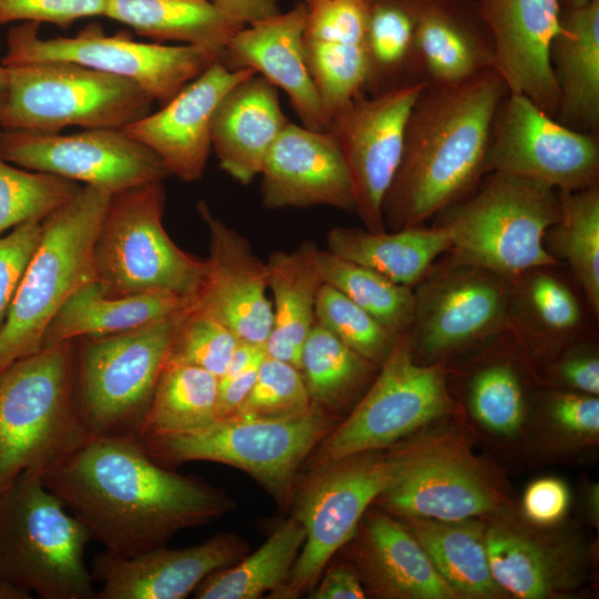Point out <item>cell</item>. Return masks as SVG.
I'll return each mask as SVG.
<instances>
[{
  "label": "cell",
  "instance_id": "1",
  "mask_svg": "<svg viewBox=\"0 0 599 599\" xmlns=\"http://www.w3.org/2000/svg\"><path fill=\"white\" fill-rule=\"evenodd\" d=\"M42 481L114 557L163 546L233 506L219 489L156 463L136 436H89Z\"/></svg>",
  "mask_w": 599,
  "mask_h": 599
},
{
  "label": "cell",
  "instance_id": "2",
  "mask_svg": "<svg viewBox=\"0 0 599 599\" xmlns=\"http://www.w3.org/2000/svg\"><path fill=\"white\" fill-rule=\"evenodd\" d=\"M507 93L495 69L455 84L426 83L410 111L400 163L384 199L386 231L425 225L477 185Z\"/></svg>",
  "mask_w": 599,
  "mask_h": 599
},
{
  "label": "cell",
  "instance_id": "3",
  "mask_svg": "<svg viewBox=\"0 0 599 599\" xmlns=\"http://www.w3.org/2000/svg\"><path fill=\"white\" fill-rule=\"evenodd\" d=\"M74 341L0 370V491L22 475L43 478L88 437L74 396Z\"/></svg>",
  "mask_w": 599,
  "mask_h": 599
},
{
  "label": "cell",
  "instance_id": "4",
  "mask_svg": "<svg viewBox=\"0 0 599 599\" xmlns=\"http://www.w3.org/2000/svg\"><path fill=\"white\" fill-rule=\"evenodd\" d=\"M560 214L559 192L524 177L490 172L435 216L450 236L449 252L508 280L544 266H562L545 246Z\"/></svg>",
  "mask_w": 599,
  "mask_h": 599
},
{
  "label": "cell",
  "instance_id": "5",
  "mask_svg": "<svg viewBox=\"0 0 599 599\" xmlns=\"http://www.w3.org/2000/svg\"><path fill=\"white\" fill-rule=\"evenodd\" d=\"M111 196L104 189L81 185L42 221L40 241L0 331V370L39 352L60 307L97 280L94 246Z\"/></svg>",
  "mask_w": 599,
  "mask_h": 599
},
{
  "label": "cell",
  "instance_id": "6",
  "mask_svg": "<svg viewBox=\"0 0 599 599\" xmlns=\"http://www.w3.org/2000/svg\"><path fill=\"white\" fill-rule=\"evenodd\" d=\"M91 539L42 478L22 475L0 491V583L43 599H95Z\"/></svg>",
  "mask_w": 599,
  "mask_h": 599
},
{
  "label": "cell",
  "instance_id": "7",
  "mask_svg": "<svg viewBox=\"0 0 599 599\" xmlns=\"http://www.w3.org/2000/svg\"><path fill=\"white\" fill-rule=\"evenodd\" d=\"M331 430L327 409L313 403L294 415L236 414L191 432L141 441L151 458L164 467L195 460L226 464L252 476L283 502L300 465Z\"/></svg>",
  "mask_w": 599,
  "mask_h": 599
},
{
  "label": "cell",
  "instance_id": "8",
  "mask_svg": "<svg viewBox=\"0 0 599 599\" xmlns=\"http://www.w3.org/2000/svg\"><path fill=\"white\" fill-rule=\"evenodd\" d=\"M164 209L162 182L112 194L94 246L97 281L106 294L196 297L206 258L185 252L172 241L162 222Z\"/></svg>",
  "mask_w": 599,
  "mask_h": 599
},
{
  "label": "cell",
  "instance_id": "9",
  "mask_svg": "<svg viewBox=\"0 0 599 599\" xmlns=\"http://www.w3.org/2000/svg\"><path fill=\"white\" fill-rule=\"evenodd\" d=\"M179 313L74 345L75 404L89 436L140 438Z\"/></svg>",
  "mask_w": 599,
  "mask_h": 599
},
{
  "label": "cell",
  "instance_id": "10",
  "mask_svg": "<svg viewBox=\"0 0 599 599\" xmlns=\"http://www.w3.org/2000/svg\"><path fill=\"white\" fill-rule=\"evenodd\" d=\"M0 129L59 133L63 128L123 129L154 100L135 82L67 61L7 67Z\"/></svg>",
  "mask_w": 599,
  "mask_h": 599
},
{
  "label": "cell",
  "instance_id": "11",
  "mask_svg": "<svg viewBox=\"0 0 599 599\" xmlns=\"http://www.w3.org/2000/svg\"><path fill=\"white\" fill-rule=\"evenodd\" d=\"M39 26L21 22L10 29L3 65L78 63L135 82L161 105L222 57L213 48L139 42L124 31L106 35L99 23H89L74 37L55 38H41Z\"/></svg>",
  "mask_w": 599,
  "mask_h": 599
},
{
  "label": "cell",
  "instance_id": "12",
  "mask_svg": "<svg viewBox=\"0 0 599 599\" xmlns=\"http://www.w3.org/2000/svg\"><path fill=\"white\" fill-rule=\"evenodd\" d=\"M511 281L483 266L443 254L414 287L408 331L419 364L445 362L491 343L508 329Z\"/></svg>",
  "mask_w": 599,
  "mask_h": 599
},
{
  "label": "cell",
  "instance_id": "13",
  "mask_svg": "<svg viewBox=\"0 0 599 599\" xmlns=\"http://www.w3.org/2000/svg\"><path fill=\"white\" fill-rule=\"evenodd\" d=\"M378 370L349 416L319 443L314 468L385 448L450 410L445 362L417 363L408 332L396 336Z\"/></svg>",
  "mask_w": 599,
  "mask_h": 599
},
{
  "label": "cell",
  "instance_id": "14",
  "mask_svg": "<svg viewBox=\"0 0 599 599\" xmlns=\"http://www.w3.org/2000/svg\"><path fill=\"white\" fill-rule=\"evenodd\" d=\"M355 454L317 467L301 494L295 517L305 540L286 581L273 598H295L313 589L333 555L357 532L373 500L399 477L408 450Z\"/></svg>",
  "mask_w": 599,
  "mask_h": 599
},
{
  "label": "cell",
  "instance_id": "15",
  "mask_svg": "<svg viewBox=\"0 0 599 599\" xmlns=\"http://www.w3.org/2000/svg\"><path fill=\"white\" fill-rule=\"evenodd\" d=\"M497 172L531 180L557 191L598 184L596 133L571 129L527 97L507 93L496 112L483 175Z\"/></svg>",
  "mask_w": 599,
  "mask_h": 599
},
{
  "label": "cell",
  "instance_id": "16",
  "mask_svg": "<svg viewBox=\"0 0 599 599\" xmlns=\"http://www.w3.org/2000/svg\"><path fill=\"white\" fill-rule=\"evenodd\" d=\"M425 85L423 80H409L370 95L362 93L328 121L351 175L355 213L370 232L386 231L384 199L400 163L410 111Z\"/></svg>",
  "mask_w": 599,
  "mask_h": 599
},
{
  "label": "cell",
  "instance_id": "17",
  "mask_svg": "<svg viewBox=\"0 0 599 599\" xmlns=\"http://www.w3.org/2000/svg\"><path fill=\"white\" fill-rule=\"evenodd\" d=\"M0 156L111 194L170 176L160 158L123 129H85L68 135L0 129Z\"/></svg>",
  "mask_w": 599,
  "mask_h": 599
},
{
  "label": "cell",
  "instance_id": "18",
  "mask_svg": "<svg viewBox=\"0 0 599 599\" xmlns=\"http://www.w3.org/2000/svg\"><path fill=\"white\" fill-rule=\"evenodd\" d=\"M379 497L393 514L440 521L496 514L501 506L479 464L447 441L409 449L398 479Z\"/></svg>",
  "mask_w": 599,
  "mask_h": 599
},
{
  "label": "cell",
  "instance_id": "19",
  "mask_svg": "<svg viewBox=\"0 0 599 599\" xmlns=\"http://www.w3.org/2000/svg\"><path fill=\"white\" fill-rule=\"evenodd\" d=\"M494 47V69L519 93L556 118L559 93L551 45L561 26V0H476Z\"/></svg>",
  "mask_w": 599,
  "mask_h": 599
},
{
  "label": "cell",
  "instance_id": "20",
  "mask_svg": "<svg viewBox=\"0 0 599 599\" xmlns=\"http://www.w3.org/2000/svg\"><path fill=\"white\" fill-rule=\"evenodd\" d=\"M196 211L210 243L205 277L192 303L220 319L240 341L265 346L273 322L266 263L205 201L196 203Z\"/></svg>",
  "mask_w": 599,
  "mask_h": 599
},
{
  "label": "cell",
  "instance_id": "21",
  "mask_svg": "<svg viewBox=\"0 0 599 599\" xmlns=\"http://www.w3.org/2000/svg\"><path fill=\"white\" fill-rule=\"evenodd\" d=\"M255 71L229 68L221 59L182 88L153 113L123 130L148 146L170 175L183 182L200 180L212 149L211 125L222 98Z\"/></svg>",
  "mask_w": 599,
  "mask_h": 599
},
{
  "label": "cell",
  "instance_id": "22",
  "mask_svg": "<svg viewBox=\"0 0 599 599\" xmlns=\"http://www.w3.org/2000/svg\"><path fill=\"white\" fill-rule=\"evenodd\" d=\"M260 176L268 210L325 205L355 212L351 175L328 130L290 121L270 148Z\"/></svg>",
  "mask_w": 599,
  "mask_h": 599
},
{
  "label": "cell",
  "instance_id": "23",
  "mask_svg": "<svg viewBox=\"0 0 599 599\" xmlns=\"http://www.w3.org/2000/svg\"><path fill=\"white\" fill-rule=\"evenodd\" d=\"M247 544L235 534H220L192 547L164 545L131 557L105 551L94 558L92 577L103 586L95 599H182L212 572L243 558Z\"/></svg>",
  "mask_w": 599,
  "mask_h": 599
},
{
  "label": "cell",
  "instance_id": "24",
  "mask_svg": "<svg viewBox=\"0 0 599 599\" xmlns=\"http://www.w3.org/2000/svg\"><path fill=\"white\" fill-rule=\"evenodd\" d=\"M303 1L305 57L329 121L335 112L367 90L368 0Z\"/></svg>",
  "mask_w": 599,
  "mask_h": 599
},
{
  "label": "cell",
  "instance_id": "25",
  "mask_svg": "<svg viewBox=\"0 0 599 599\" xmlns=\"http://www.w3.org/2000/svg\"><path fill=\"white\" fill-rule=\"evenodd\" d=\"M305 19L302 0L287 11L244 26L225 45L221 60L229 68L263 75L285 92L302 125L325 131L327 116L304 51Z\"/></svg>",
  "mask_w": 599,
  "mask_h": 599
},
{
  "label": "cell",
  "instance_id": "26",
  "mask_svg": "<svg viewBox=\"0 0 599 599\" xmlns=\"http://www.w3.org/2000/svg\"><path fill=\"white\" fill-rule=\"evenodd\" d=\"M495 55L476 0H419L413 73L428 84H455L488 69Z\"/></svg>",
  "mask_w": 599,
  "mask_h": 599
},
{
  "label": "cell",
  "instance_id": "27",
  "mask_svg": "<svg viewBox=\"0 0 599 599\" xmlns=\"http://www.w3.org/2000/svg\"><path fill=\"white\" fill-rule=\"evenodd\" d=\"M288 122L278 89L263 75L255 72L234 85L217 104L211 125L212 149L222 170L250 184Z\"/></svg>",
  "mask_w": 599,
  "mask_h": 599
},
{
  "label": "cell",
  "instance_id": "28",
  "mask_svg": "<svg viewBox=\"0 0 599 599\" xmlns=\"http://www.w3.org/2000/svg\"><path fill=\"white\" fill-rule=\"evenodd\" d=\"M485 541L491 576L504 593L540 599L577 583V555L547 535L496 520L486 526Z\"/></svg>",
  "mask_w": 599,
  "mask_h": 599
},
{
  "label": "cell",
  "instance_id": "29",
  "mask_svg": "<svg viewBox=\"0 0 599 599\" xmlns=\"http://www.w3.org/2000/svg\"><path fill=\"white\" fill-rule=\"evenodd\" d=\"M358 564L370 588L382 597L459 598L408 528L379 511H372L364 522Z\"/></svg>",
  "mask_w": 599,
  "mask_h": 599
},
{
  "label": "cell",
  "instance_id": "30",
  "mask_svg": "<svg viewBox=\"0 0 599 599\" xmlns=\"http://www.w3.org/2000/svg\"><path fill=\"white\" fill-rule=\"evenodd\" d=\"M557 267H537L511 280L508 331L530 352L559 353L586 329V302Z\"/></svg>",
  "mask_w": 599,
  "mask_h": 599
},
{
  "label": "cell",
  "instance_id": "31",
  "mask_svg": "<svg viewBox=\"0 0 599 599\" xmlns=\"http://www.w3.org/2000/svg\"><path fill=\"white\" fill-rule=\"evenodd\" d=\"M551 67L559 93L556 119L582 132L599 126V0L565 9L551 45Z\"/></svg>",
  "mask_w": 599,
  "mask_h": 599
},
{
  "label": "cell",
  "instance_id": "32",
  "mask_svg": "<svg viewBox=\"0 0 599 599\" xmlns=\"http://www.w3.org/2000/svg\"><path fill=\"white\" fill-rule=\"evenodd\" d=\"M319 251L313 242L304 241L293 251L271 253L266 262L273 322L265 352L298 369L303 345L315 324L317 294L324 283Z\"/></svg>",
  "mask_w": 599,
  "mask_h": 599
},
{
  "label": "cell",
  "instance_id": "33",
  "mask_svg": "<svg viewBox=\"0 0 599 599\" xmlns=\"http://www.w3.org/2000/svg\"><path fill=\"white\" fill-rule=\"evenodd\" d=\"M192 301L166 293L111 296L95 280L78 288L50 321L41 348L105 336L170 317Z\"/></svg>",
  "mask_w": 599,
  "mask_h": 599
},
{
  "label": "cell",
  "instance_id": "34",
  "mask_svg": "<svg viewBox=\"0 0 599 599\" xmlns=\"http://www.w3.org/2000/svg\"><path fill=\"white\" fill-rule=\"evenodd\" d=\"M326 243L332 254L412 288L451 247L449 233L434 224L378 233L336 226L327 233Z\"/></svg>",
  "mask_w": 599,
  "mask_h": 599
},
{
  "label": "cell",
  "instance_id": "35",
  "mask_svg": "<svg viewBox=\"0 0 599 599\" xmlns=\"http://www.w3.org/2000/svg\"><path fill=\"white\" fill-rule=\"evenodd\" d=\"M406 519L408 530L459 598H497L504 595L491 576L485 524L474 518L456 521Z\"/></svg>",
  "mask_w": 599,
  "mask_h": 599
},
{
  "label": "cell",
  "instance_id": "36",
  "mask_svg": "<svg viewBox=\"0 0 599 599\" xmlns=\"http://www.w3.org/2000/svg\"><path fill=\"white\" fill-rule=\"evenodd\" d=\"M105 17L161 43L177 41L222 51L243 26L211 0H106Z\"/></svg>",
  "mask_w": 599,
  "mask_h": 599
},
{
  "label": "cell",
  "instance_id": "37",
  "mask_svg": "<svg viewBox=\"0 0 599 599\" xmlns=\"http://www.w3.org/2000/svg\"><path fill=\"white\" fill-rule=\"evenodd\" d=\"M560 214L545 235L549 254L568 266L590 312L599 316V186L558 191Z\"/></svg>",
  "mask_w": 599,
  "mask_h": 599
},
{
  "label": "cell",
  "instance_id": "38",
  "mask_svg": "<svg viewBox=\"0 0 599 599\" xmlns=\"http://www.w3.org/2000/svg\"><path fill=\"white\" fill-rule=\"evenodd\" d=\"M219 378L182 362L166 361L158 379L140 439L174 435L217 419Z\"/></svg>",
  "mask_w": 599,
  "mask_h": 599
},
{
  "label": "cell",
  "instance_id": "39",
  "mask_svg": "<svg viewBox=\"0 0 599 599\" xmlns=\"http://www.w3.org/2000/svg\"><path fill=\"white\" fill-rule=\"evenodd\" d=\"M305 540L294 516L282 522L253 554L209 575L194 590L199 599H256L287 579Z\"/></svg>",
  "mask_w": 599,
  "mask_h": 599
},
{
  "label": "cell",
  "instance_id": "40",
  "mask_svg": "<svg viewBox=\"0 0 599 599\" xmlns=\"http://www.w3.org/2000/svg\"><path fill=\"white\" fill-rule=\"evenodd\" d=\"M300 370L312 403L335 409L357 396L378 367L315 323L303 345Z\"/></svg>",
  "mask_w": 599,
  "mask_h": 599
},
{
  "label": "cell",
  "instance_id": "41",
  "mask_svg": "<svg viewBox=\"0 0 599 599\" xmlns=\"http://www.w3.org/2000/svg\"><path fill=\"white\" fill-rule=\"evenodd\" d=\"M419 0H368L366 49L369 79L366 91L377 93L409 81Z\"/></svg>",
  "mask_w": 599,
  "mask_h": 599
},
{
  "label": "cell",
  "instance_id": "42",
  "mask_svg": "<svg viewBox=\"0 0 599 599\" xmlns=\"http://www.w3.org/2000/svg\"><path fill=\"white\" fill-rule=\"evenodd\" d=\"M318 263L324 283L352 300L393 336L410 329L415 312L414 288L328 251H319Z\"/></svg>",
  "mask_w": 599,
  "mask_h": 599
},
{
  "label": "cell",
  "instance_id": "43",
  "mask_svg": "<svg viewBox=\"0 0 599 599\" xmlns=\"http://www.w3.org/2000/svg\"><path fill=\"white\" fill-rule=\"evenodd\" d=\"M81 185L50 173L13 165L0 156V235L28 221H43Z\"/></svg>",
  "mask_w": 599,
  "mask_h": 599
},
{
  "label": "cell",
  "instance_id": "44",
  "mask_svg": "<svg viewBox=\"0 0 599 599\" xmlns=\"http://www.w3.org/2000/svg\"><path fill=\"white\" fill-rule=\"evenodd\" d=\"M467 399L473 416L496 434L511 435L522 424L524 386L510 361L495 359L478 368L469 380Z\"/></svg>",
  "mask_w": 599,
  "mask_h": 599
},
{
  "label": "cell",
  "instance_id": "45",
  "mask_svg": "<svg viewBox=\"0 0 599 599\" xmlns=\"http://www.w3.org/2000/svg\"><path fill=\"white\" fill-rule=\"evenodd\" d=\"M315 323L378 368L396 338L367 312L326 283L317 294Z\"/></svg>",
  "mask_w": 599,
  "mask_h": 599
},
{
  "label": "cell",
  "instance_id": "46",
  "mask_svg": "<svg viewBox=\"0 0 599 599\" xmlns=\"http://www.w3.org/2000/svg\"><path fill=\"white\" fill-rule=\"evenodd\" d=\"M238 341L220 319L191 302L177 315L169 359L201 367L220 378Z\"/></svg>",
  "mask_w": 599,
  "mask_h": 599
},
{
  "label": "cell",
  "instance_id": "47",
  "mask_svg": "<svg viewBox=\"0 0 599 599\" xmlns=\"http://www.w3.org/2000/svg\"><path fill=\"white\" fill-rule=\"evenodd\" d=\"M312 404L301 370L266 355L260 364L255 384L237 414L281 417L302 413Z\"/></svg>",
  "mask_w": 599,
  "mask_h": 599
},
{
  "label": "cell",
  "instance_id": "48",
  "mask_svg": "<svg viewBox=\"0 0 599 599\" xmlns=\"http://www.w3.org/2000/svg\"><path fill=\"white\" fill-rule=\"evenodd\" d=\"M41 233L42 221L33 220L21 223L9 234L0 236V331Z\"/></svg>",
  "mask_w": 599,
  "mask_h": 599
},
{
  "label": "cell",
  "instance_id": "49",
  "mask_svg": "<svg viewBox=\"0 0 599 599\" xmlns=\"http://www.w3.org/2000/svg\"><path fill=\"white\" fill-rule=\"evenodd\" d=\"M105 4L106 0H0V26L44 22L65 29L78 19L103 16Z\"/></svg>",
  "mask_w": 599,
  "mask_h": 599
},
{
  "label": "cell",
  "instance_id": "50",
  "mask_svg": "<svg viewBox=\"0 0 599 599\" xmlns=\"http://www.w3.org/2000/svg\"><path fill=\"white\" fill-rule=\"evenodd\" d=\"M551 422L566 435L595 440L599 435L598 396L572 390L555 392L548 398Z\"/></svg>",
  "mask_w": 599,
  "mask_h": 599
},
{
  "label": "cell",
  "instance_id": "51",
  "mask_svg": "<svg viewBox=\"0 0 599 599\" xmlns=\"http://www.w3.org/2000/svg\"><path fill=\"white\" fill-rule=\"evenodd\" d=\"M565 348V354L554 365L557 383L568 390L598 396L599 357L595 345L577 339Z\"/></svg>",
  "mask_w": 599,
  "mask_h": 599
},
{
  "label": "cell",
  "instance_id": "52",
  "mask_svg": "<svg viewBox=\"0 0 599 599\" xmlns=\"http://www.w3.org/2000/svg\"><path fill=\"white\" fill-rule=\"evenodd\" d=\"M569 489L557 478H540L531 483L522 498L524 516L538 526L558 522L569 506Z\"/></svg>",
  "mask_w": 599,
  "mask_h": 599
},
{
  "label": "cell",
  "instance_id": "53",
  "mask_svg": "<svg viewBox=\"0 0 599 599\" xmlns=\"http://www.w3.org/2000/svg\"><path fill=\"white\" fill-rule=\"evenodd\" d=\"M365 590L361 578L351 568H331L311 592L312 599H362Z\"/></svg>",
  "mask_w": 599,
  "mask_h": 599
},
{
  "label": "cell",
  "instance_id": "54",
  "mask_svg": "<svg viewBox=\"0 0 599 599\" xmlns=\"http://www.w3.org/2000/svg\"><path fill=\"white\" fill-rule=\"evenodd\" d=\"M258 366L227 379H219L217 418L236 415L248 397L257 376Z\"/></svg>",
  "mask_w": 599,
  "mask_h": 599
},
{
  "label": "cell",
  "instance_id": "55",
  "mask_svg": "<svg viewBox=\"0 0 599 599\" xmlns=\"http://www.w3.org/2000/svg\"><path fill=\"white\" fill-rule=\"evenodd\" d=\"M211 1L224 16L243 27L280 12L278 0Z\"/></svg>",
  "mask_w": 599,
  "mask_h": 599
},
{
  "label": "cell",
  "instance_id": "56",
  "mask_svg": "<svg viewBox=\"0 0 599 599\" xmlns=\"http://www.w3.org/2000/svg\"><path fill=\"white\" fill-rule=\"evenodd\" d=\"M265 356V346L238 341L225 373L219 379L232 378L252 367L258 366Z\"/></svg>",
  "mask_w": 599,
  "mask_h": 599
},
{
  "label": "cell",
  "instance_id": "57",
  "mask_svg": "<svg viewBox=\"0 0 599 599\" xmlns=\"http://www.w3.org/2000/svg\"><path fill=\"white\" fill-rule=\"evenodd\" d=\"M9 84V71L6 65L0 64V123L2 118V112L6 103V98L8 93Z\"/></svg>",
  "mask_w": 599,
  "mask_h": 599
},
{
  "label": "cell",
  "instance_id": "58",
  "mask_svg": "<svg viewBox=\"0 0 599 599\" xmlns=\"http://www.w3.org/2000/svg\"><path fill=\"white\" fill-rule=\"evenodd\" d=\"M30 595L16 587L0 583V599H29Z\"/></svg>",
  "mask_w": 599,
  "mask_h": 599
},
{
  "label": "cell",
  "instance_id": "59",
  "mask_svg": "<svg viewBox=\"0 0 599 599\" xmlns=\"http://www.w3.org/2000/svg\"><path fill=\"white\" fill-rule=\"evenodd\" d=\"M591 0H561L565 9L579 8L589 3Z\"/></svg>",
  "mask_w": 599,
  "mask_h": 599
}]
</instances>
